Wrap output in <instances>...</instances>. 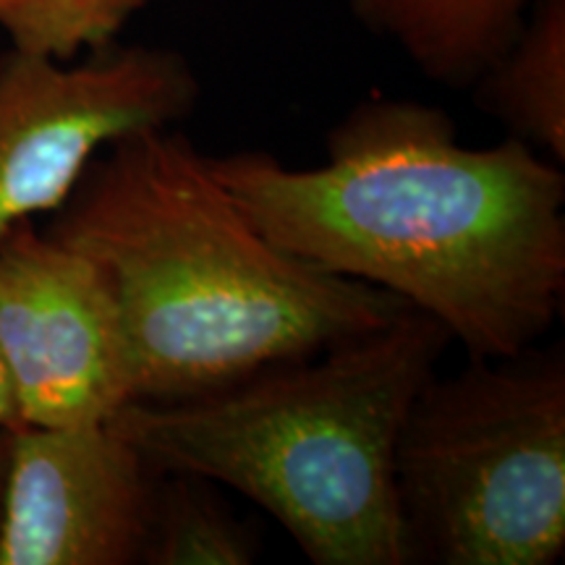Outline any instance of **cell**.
I'll return each mask as SVG.
<instances>
[{
	"mask_svg": "<svg viewBox=\"0 0 565 565\" xmlns=\"http://www.w3.org/2000/svg\"><path fill=\"white\" fill-rule=\"evenodd\" d=\"M328 160L207 154L270 242L317 270L398 296L469 359L515 356L565 296V173L508 134L466 147L443 108L372 95L324 139Z\"/></svg>",
	"mask_w": 565,
	"mask_h": 565,
	"instance_id": "cell-1",
	"label": "cell"
},
{
	"mask_svg": "<svg viewBox=\"0 0 565 565\" xmlns=\"http://www.w3.org/2000/svg\"><path fill=\"white\" fill-rule=\"evenodd\" d=\"M42 231L108 273L134 401L223 391L372 333L408 307L270 242L179 126L103 147Z\"/></svg>",
	"mask_w": 565,
	"mask_h": 565,
	"instance_id": "cell-2",
	"label": "cell"
},
{
	"mask_svg": "<svg viewBox=\"0 0 565 565\" xmlns=\"http://www.w3.org/2000/svg\"><path fill=\"white\" fill-rule=\"evenodd\" d=\"M448 330L419 309L200 398L131 401L110 427L162 471L231 487L315 565H412L395 492L408 406Z\"/></svg>",
	"mask_w": 565,
	"mask_h": 565,
	"instance_id": "cell-3",
	"label": "cell"
},
{
	"mask_svg": "<svg viewBox=\"0 0 565 565\" xmlns=\"http://www.w3.org/2000/svg\"><path fill=\"white\" fill-rule=\"evenodd\" d=\"M412 563L553 565L565 553V353L433 374L395 445Z\"/></svg>",
	"mask_w": 565,
	"mask_h": 565,
	"instance_id": "cell-4",
	"label": "cell"
},
{
	"mask_svg": "<svg viewBox=\"0 0 565 565\" xmlns=\"http://www.w3.org/2000/svg\"><path fill=\"white\" fill-rule=\"evenodd\" d=\"M196 103L200 79L171 47L116 42L84 61L0 53V238L58 210L103 147L179 126Z\"/></svg>",
	"mask_w": 565,
	"mask_h": 565,
	"instance_id": "cell-5",
	"label": "cell"
},
{
	"mask_svg": "<svg viewBox=\"0 0 565 565\" xmlns=\"http://www.w3.org/2000/svg\"><path fill=\"white\" fill-rule=\"evenodd\" d=\"M0 362L26 427L103 424L137 398L108 273L34 221L0 238Z\"/></svg>",
	"mask_w": 565,
	"mask_h": 565,
	"instance_id": "cell-6",
	"label": "cell"
},
{
	"mask_svg": "<svg viewBox=\"0 0 565 565\" xmlns=\"http://www.w3.org/2000/svg\"><path fill=\"white\" fill-rule=\"evenodd\" d=\"M162 475L110 422L13 427L0 565H141Z\"/></svg>",
	"mask_w": 565,
	"mask_h": 565,
	"instance_id": "cell-7",
	"label": "cell"
},
{
	"mask_svg": "<svg viewBox=\"0 0 565 565\" xmlns=\"http://www.w3.org/2000/svg\"><path fill=\"white\" fill-rule=\"evenodd\" d=\"M534 0H351L366 30L395 42L443 87L469 89L511 45Z\"/></svg>",
	"mask_w": 565,
	"mask_h": 565,
	"instance_id": "cell-8",
	"label": "cell"
},
{
	"mask_svg": "<svg viewBox=\"0 0 565 565\" xmlns=\"http://www.w3.org/2000/svg\"><path fill=\"white\" fill-rule=\"evenodd\" d=\"M477 103L508 134L565 162V0H534L511 45L475 82Z\"/></svg>",
	"mask_w": 565,
	"mask_h": 565,
	"instance_id": "cell-9",
	"label": "cell"
},
{
	"mask_svg": "<svg viewBox=\"0 0 565 565\" xmlns=\"http://www.w3.org/2000/svg\"><path fill=\"white\" fill-rule=\"evenodd\" d=\"M257 545L210 479L166 471L141 565H249Z\"/></svg>",
	"mask_w": 565,
	"mask_h": 565,
	"instance_id": "cell-10",
	"label": "cell"
},
{
	"mask_svg": "<svg viewBox=\"0 0 565 565\" xmlns=\"http://www.w3.org/2000/svg\"><path fill=\"white\" fill-rule=\"evenodd\" d=\"M152 0H0V34L9 47L76 61L116 45L134 17Z\"/></svg>",
	"mask_w": 565,
	"mask_h": 565,
	"instance_id": "cell-11",
	"label": "cell"
},
{
	"mask_svg": "<svg viewBox=\"0 0 565 565\" xmlns=\"http://www.w3.org/2000/svg\"><path fill=\"white\" fill-rule=\"evenodd\" d=\"M19 424V408L17 401H13L9 374H6V366L0 362V429H13Z\"/></svg>",
	"mask_w": 565,
	"mask_h": 565,
	"instance_id": "cell-12",
	"label": "cell"
},
{
	"mask_svg": "<svg viewBox=\"0 0 565 565\" xmlns=\"http://www.w3.org/2000/svg\"><path fill=\"white\" fill-rule=\"evenodd\" d=\"M9 443H11V429H0V511H3L6 469H9Z\"/></svg>",
	"mask_w": 565,
	"mask_h": 565,
	"instance_id": "cell-13",
	"label": "cell"
}]
</instances>
